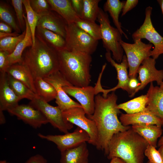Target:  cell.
I'll return each mask as SVG.
<instances>
[{
	"label": "cell",
	"mask_w": 163,
	"mask_h": 163,
	"mask_svg": "<svg viewBox=\"0 0 163 163\" xmlns=\"http://www.w3.org/2000/svg\"><path fill=\"white\" fill-rule=\"evenodd\" d=\"M117 97L114 91L106 97L100 94L95 96V108L92 115L88 116L95 123L98 133V141L96 146L98 150L108 153L110 142L113 136L129 129L130 126H123L118 118L121 113L117 107Z\"/></svg>",
	"instance_id": "6da1fadb"
},
{
	"label": "cell",
	"mask_w": 163,
	"mask_h": 163,
	"mask_svg": "<svg viewBox=\"0 0 163 163\" xmlns=\"http://www.w3.org/2000/svg\"><path fill=\"white\" fill-rule=\"evenodd\" d=\"M21 64L27 69L34 80L44 78L59 71L58 51L36 33L35 43L24 50Z\"/></svg>",
	"instance_id": "7a4b0ae2"
},
{
	"label": "cell",
	"mask_w": 163,
	"mask_h": 163,
	"mask_svg": "<svg viewBox=\"0 0 163 163\" xmlns=\"http://www.w3.org/2000/svg\"><path fill=\"white\" fill-rule=\"evenodd\" d=\"M148 145L131 126L113 136L109 144L107 157L109 159L119 158L126 163H143L145 151Z\"/></svg>",
	"instance_id": "3957f363"
},
{
	"label": "cell",
	"mask_w": 163,
	"mask_h": 163,
	"mask_svg": "<svg viewBox=\"0 0 163 163\" xmlns=\"http://www.w3.org/2000/svg\"><path fill=\"white\" fill-rule=\"evenodd\" d=\"M59 71L73 86L84 87L89 85L91 80V55L64 49L58 51Z\"/></svg>",
	"instance_id": "277c9868"
},
{
	"label": "cell",
	"mask_w": 163,
	"mask_h": 163,
	"mask_svg": "<svg viewBox=\"0 0 163 163\" xmlns=\"http://www.w3.org/2000/svg\"><path fill=\"white\" fill-rule=\"evenodd\" d=\"M101 27V40L107 52L112 53L113 59L120 63L122 61L123 50L120 44L122 35L116 28L112 26L108 15L100 8L97 19Z\"/></svg>",
	"instance_id": "5b68a950"
},
{
	"label": "cell",
	"mask_w": 163,
	"mask_h": 163,
	"mask_svg": "<svg viewBox=\"0 0 163 163\" xmlns=\"http://www.w3.org/2000/svg\"><path fill=\"white\" fill-rule=\"evenodd\" d=\"M66 49L91 55L96 50L98 41L94 39L75 23L68 24L65 38Z\"/></svg>",
	"instance_id": "8992f818"
},
{
	"label": "cell",
	"mask_w": 163,
	"mask_h": 163,
	"mask_svg": "<svg viewBox=\"0 0 163 163\" xmlns=\"http://www.w3.org/2000/svg\"><path fill=\"white\" fill-rule=\"evenodd\" d=\"M152 8L147 7L145 9V17L142 24L132 34L134 41L145 39L154 46L152 50L151 56L155 59L163 54V37L161 36L154 27L151 19Z\"/></svg>",
	"instance_id": "52a82bcc"
},
{
	"label": "cell",
	"mask_w": 163,
	"mask_h": 163,
	"mask_svg": "<svg viewBox=\"0 0 163 163\" xmlns=\"http://www.w3.org/2000/svg\"><path fill=\"white\" fill-rule=\"evenodd\" d=\"M120 44L126 54L128 63L129 78H136L137 70L142 61L151 56L152 44H146L141 40L130 43L120 41Z\"/></svg>",
	"instance_id": "ba28073f"
},
{
	"label": "cell",
	"mask_w": 163,
	"mask_h": 163,
	"mask_svg": "<svg viewBox=\"0 0 163 163\" xmlns=\"http://www.w3.org/2000/svg\"><path fill=\"white\" fill-rule=\"evenodd\" d=\"M29 104L40 111L47 119L49 123L61 132L67 133L73 128V124L64 119L62 111L58 106L51 105L37 95Z\"/></svg>",
	"instance_id": "9c48e42d"
},
{
	"label": "cell",
	"mask_w": 163,
	"mask_h": 163,
	"mask_svg": "<svg viewBox=\"0 0 163 163\" xmlns=\"http://www.w3.org/2000/svg\"><path fill=\"white\" fill-rule=\"evenodd\" d=\"M64 119L85 131L89 135L88 143L96 146L98 141V133L94 122L85 116L82 107H75L62 112Z\"/></svg>",
	"instance_id": "30bf717a"
},
{
	"label": "cell",
	"mask_w": 163,
	"mask_h": 163,
	"mask_svg": "<svg viewBox=\"0 0 163 163\" xmlns=\"http://www.w3.org/2000/svg\"><path fill=\"white\" fill-rule=\"evenodd\" d=\"M38 136L41 138L55 143L61 152L75 147L83 142H88L90 140L88 134L78 127L73 132L63 135H46L39 133Z\"/></svg>",
	"instance_id": "8fae6325"
},
{
	"label": "cell",
	"mask_w": 163,
	"mask_h": 163,
	"mask_svg": "<svg viewBox=\"0 0 163 163\" xmlns=\"http://www.w3.org/2000/svg\"><path fill=\"white\" fill-rule=\"evenodd\" d=\"M107 60L116 69L117 73V78L118 83L117 85L113 88L108 89L103 88L101 83L97 84L96 87V92L97 94L102 92V96L106 97L108 93L111 91H114L117 89L121 88L126 91L130 95L132 92L129 87L128 84L129 78L128 74L127 69L129 68L128 63L126 56L123 55L122 61L120 64L116 62L111 56L110 51L107 52L105 54Z\"/></svg>",
	"instance_id": "7c38bea8"
},
{
	"label": "cell",
	"mask_w": 163,
	"mask_h": 163,
	"mask_svg": "<svg viewBox=\"0 0 163 163\" xmlns=\"http://www.w3.org/2000/svg\"><path fill=\"white\" fill-rule=\"evenodd\" d=\"M43 79L55 88L57 92L56 103L62 112L74 107H82L80 104L71 99L63 90V86L73 85L59 71Z\"/></svg>",
	"instance_id": "4fadbf2b"
},
{
	"label": "cell",
	"mask_w": 163,
	"mask_h": 163,
	"mask_svg": "<svg viewBox=\"0 0 163 163\" xmlns=\"http://www.w3.org/2000/svg\"><path fill=\"white\" fill-rule=\"evenodd\" d=\"M155 59L150 57L144 59L139 66L137 73L140 81L139 85L129 97H133L139 90L143 89L149 83L156 82L160 86L163 82V70L157 69L155 67Z\"/></svg>",
	"instance_id": "5bb4252c"
},
{
	"label": "cell",
	"mask_w": 163,
	"mask_h": 163,
	"mask_svg": "<svg viewBox=\"0 0 163 163\" xmlns=\"http://www.w3.org/2000/svg\"><path fill=\"white\" fill-rule=\"evenodd\" d=\"M7 111L34 128L49 123L44 115L29 104H18Z\"/></svg>",
	"instance_id": "9a60e30c"
},
{
	"label": "cell",
	"mask_w": 163,
	"mask_h": 163,
	"mask_svg": "<svg viewBox=\"0 0 163 163\" xmlns=\"http://www.w3.org/2000/svg\"><path fill=\"white\" fill-rule=\"evenodd\" d=\"M63 88L66 93L76 99L84 109L87 117L93 114L95 108V88L91 86L77 87L65 86Z\"/></svg>",
	"instance_id": "2e32d148"
},
{
	"label": "cell",
	"mask_w": 163,
	"mask_h": 163,
	"mask_svg": "<svg viewBox=\"0 0 163 163\" xmlns=\"http://www.w3.org/2000/svg\"><path fill=\"white\" fill-rule=\"evenodd\" d=\"M67 24L61 16L55 11L51 10L46 14L41 16L37 27L50 30L65 39Z\"/></svg>",
	"instance_id": "e0dca14e"
},
{
	"label": "cell",
	"mask_w": 163,
	"mask_h": 163,
	"mask_svg": "<svg viewBox=\"0 0 163 163\" xmlns=\"http://www.w3.org/2000/svg\"><path fill=\"white\" fill-rule=\"evenodd\" d=\"M119 119L121 124L125 126L149 124L162 126V125L161 120L148 109L133 114L121 113Z\"/></svg>",
	"instance_id": "ac0fdd59"
},
{
	"label": "cell",
	"mask_w": 163,
	"mask_h": 163,
	"mask_svg": "<svg viewBox=\"0 0 163 163\" xmlns=\"http://www.w3.org/2000/svg\"><path fill=\"white\" fill-rule=\"evenodd\" d=\"M22 99L18 96L9 86L6 73H0V110L7 111L18 105Z\"/></svg>",
	"instance_id": "d6986e66"
},
{
	"label": "cell",
	"mask_w": 163,
	"mask_h": 163,
	"mask_svg": "<svg viewBox=\"0 0 163 163\" xmlns=\"http://www.w3.org/2000/svg\"><path fill=\"white\" fill-rule=\"evenodd\" d=\"M146 95V108L161 120L163 127V89L151 82Z\"/></svg>",
	"instance_id": "ffe728a7"
},
{
	"label": "cell",
	"mask_w": 163,
	"mask_h": 163,
	"mask_svg": "<svg viewBox=\"0 0 163 163\" xmlns=\"http://www.w3.org/2000/svg\"><path fill=\"white\" fill-rule=\"evenodd\" d=\"M52 10L61 16L67 24L75 23L80 18L74 10L70 0H47Z\"/></svg>",
	"instance_id": "44dd1931"
},
{
	"label": "cell",
	"mask_w": 163,
	"mask_h": 163,
	"mask_svg": "<svg viewBox=\"0 0 163 163\" xmlns=\"http://www.w3.org/2000/svg\"><path fill=\"white\" fill-rule=\"evenodd\" d=\"M89 152L86 142L61 152L60 163H88Z\"/></svg>",
	"instance_id": "7402d4cb"
},
{
	"label": "cell",
	"mask_w": 163,
	"mask_h": 163,
	"mask_svg": "<svg viewBox=\"0 0 163 163\" xmlns=\"http://www.w3.org/2000/svg\"><path fill=\"white\" fill-rule=\"evenodd\" d=\"M26 24L25 34L24 37L18 43L15 50L8 57L10 66L16 63L21 64L23 53L27 48L31 46L33 44L31 32L29 25L27 17L24 15Z\"/></svg>",
	"instance_id": "603a6c76"
},
{
	"label": "cell",
	"mask_w": 163,
	"mask_h": 163,
	"mask_svg": "<svg viewBox=\"0 0 163 163\" xmlns=\"http://www.w3.org/2000/svg\"><path fill=\"white\" fill-rule=\"evenodd\" d=\"M162 126L155 125H133L131 127L136 132L142 136L149 145L157 147V141L162 133Z\"/></svg>",
	"instance_id": "cb8c5ba5"
},
{
	"label": "cell",
	"mask_w": 163,
	"mask_h": 163,
	"mask_svg": "<svg viewBox=\"0 0 163 163\" xmlns=\"http://www.w3.org/2000/svg\"><path fill=\"white\" fill-rule=\"evenodd\" d=\"M6 73L22 82L36 94L34 79L24 66L19 63L14 64L9 66Z\"/></svg>",
	"instance_id": "d4e9b609"
},
{
	"label": "cell",
	"mask_w": 163,
	"mask_h": 163,
	"mask_svg": "<svg viewBox=\"0 0 163 163\" xmlns=\"http://www.w3.org/2000/svg\"><path fill=\"white\" fill-rule=\"evenodd\" d=\"M36 33L49 45L58 51L66 49L65 39L60 35L48 30L37 27Z\"/></svg>",
	"instance_id": "484cf974"
},
{
	"label": "cell",
	"mask_w": 163,
	"mask_h": 163,
	"mask_svg": "<svg viewBox=\"0 0 163 163\" xmlns=\"http://www.w3.org/2000/svg\"><path fill=\"white\" fill-rule=\"evenodd\" d=\"M125 1L119 0H107L103 6V10L108 12L111 17L116 28L119 31L121 34L124 35L128 39L126 35L122 29L121 23L119 21V14L122 11Z\"/></svg>",
	"instance_id": "4316f807"
},
{
	"label": "cell",
	"mask_w": 163,
	"mask_h": 163,
	"mask_svg": "<svg viewBox=\"0 0 163 163\" xmlns=\"http://www.w3.org/2000/svg\"><path fill=\"white\" fill-rule=\"evenodd\" d=\"M34 83L36 94L39 97L48 103L56 99L57 92L51 84L40 77L35 79Z\"/></svg>",
	"instance_id": "83f0119b"
},
{
	"label": "cell",
	"mask_w": 163,
	"mask_h": 163,
	"mask_svg": "<svg viewBox=\"0 0 163 163\" xmlns=\"http://www.w3.org/2000/svg\"><path fill=\"white\" fill-rule=\"evenodd\" d=\"M146 94L142 95L126 102L117 105V107L122 109L127 114H133L147 110Z\"/></svg>",
	"instance_id": "f1b7e54d"
},
{
	"label": "cell",
	"mask_w": 163,
	"mask_h": 163,
	"mask_svg": "<svg viewBox=\"0 0 163 163\" xmlns=\"http://www.w3.org/2000/svg\"><path fill=\"white\" fill-rule=\"evenodd\" d=\"M6 77L9 86L18 96L30 101L36 97V94L22 82L7 73Z\"/></svg>",
	"instance_id": "f546056e"
},
{
	"label": "cell",
	"mask_w": 163,
	"mask_h": 163,
	"mask_svg": "<svg viewBox=\"0 0 163 163\" xmlns=\"http://www.w3.org/2000/svg\"><path fill=\"white\" fill-rule=\"evenodd\" d=\"M83 7L80 18L95 22L97 19L100 7V0H83Z\"/></svg>",
	"instance_id": "4dcf8cb0"
},
{
	"label": "cell",
	"mask_w": 163,
	"mask_h": 163,
	"mask_svg": "<svg viewBox=\"0 0 163 163\" xmlns=\"http://www.w3.org/2000/svg\"><path fill=\"white\" fill-rule=\"evenodd\" d=\"M23 3L25 8L27 19L32 35L33 44L35 42V33L38 20L41 15L36 13L32 8L30 4V0H23Z\"/></svg>",
	"instance_id": "1f68e13d"
},
{
	"label": "cell",
	"mask_w": 163,
	"mask_h": 163,
	"mask_svg": "<svg viewBox=\"0 0 163 163\" xmlns=\"http://www.w3.org/2000/svg\"><path fill=\"white\" fill-rule=\"evenodd\" d=\"M75 23L94 40L97 41L101 40L100 26L95 22L80 18Z\"/></svg>",
	"instance_id": "d6a6232c"
},
{
	"label": "cell",
	"mask_w": 163,
	"mask_h": 163,
	"mask_svg": "<svg viewBox=\"0 0 163 163\" xmlns=\"http://www.w3.org/2000/svg\"><path fill=\"white\" fill-rule=\"evenodd\" d=\"M25 29L22 33L16 36L9 37L0 39V51H4L9 55L12 53L18 43L24 37Z\"/></svg>",
	"instance_id": "836d02e7"
},
{
	"label": "cell",
	"mask_w": 163,
	"mask_h": 163,
	"mask_svg": "<svg viewBox=\"0 0 163 163\" xmlns=\"http://www.w3.org/2000/svg\"><path fill=\"white\" fill-rule=\"evenodd\" d=\"M0 19L1 21L10 26L15 32L18 33L21 32V30L16 23L9 7L1 1L0 4Z\"/></svg>",
	"instance_id": "e575fe53"
},
{
	"label": "cell",
	"mask_w": 163,
	"mask_h": 163,
	"mask_svg": "<svg viewBox=\"0 0 163 163\" xmlns=\"http://www.w3.org/2000/svg\"><path fill=\"white\" fill-rule=\"evenodd\" d=\"M11 2L16 13L19 27L21 30L24 31L26 24L23 8V0H12Z\"/></svg>",
	"instance_id": "d590c367"
},
{
	"label": "cell",
	"mask_w": 163,
	"mask_h": 163,
	"mask_svg": "<svg viewBox=\"0 0 163 163\" xmlns=\"http://www.w3.org/2000/svg\"><path fill=\"white\" fill-rule=\"evenodd\" d=\"M30 3L32 9L40 15L46 14L51 10L47 0H30Z\"/></svg>",
	"instance_id": "8d00e7d4"
},
{
	"label": "cell",
	"mask_w": 163,
	"mask_h": 163,
	"mask_svg": "<svg viewBox=\"0 0 163 163\" xmlns=\"http://www.w3.org/2000/svg\"><path fill=\"white\" fill-rule=\"evenodd\" d=\"M149 159L148 163H163L161 155L156 148L148 145L144 152Z\"/></svg>",
	"instance_id": "74e56055"
},
{
	"label": "cell",
	"mask_w": 163,
	"mask_h": 163,
	"mask_svg": "<svg viewBox=\"0 0 163 163\" xmlns=\"http://www.w3.org/2000/svg\"><path fill=\"white\" fill-rule=\"evenodd\" d=\"M8 55L5 52L0 51V73H6L9 66L8 59Z\"/></svg>",
	"instance_id": "f35d334b"
},
{
	"label": "cell",
	"mask_w": 163,
	"mask_h": 163,
	"mask_svg": "<svg viewBox=\"0 0 163 163\" xmlns=\"http://www.w3.org/2000/svg\"><path fill=\"white\" fill-rule=\"evenodd\" d=\"M138 0H127L125 1L122 8L121 16H123L135 7L138 4Z\"/></svg>",
	"instance_id": "ab89813d"
},
{
	"label": "cell",
	"mask_w": 163,
	"mask_h": 163,
	"mask_svg": "<svg viewBox=\"0 0 163 163\" xmlns=\"http://www.w3.org/2000/svg\"><path fill=\"white\" fill-rule=\"evenodd\" d=\"M72 6L75 11L80 18L83 7V0H71Z\"/></svg>",
	"instance_id": "60d3db41"
},
{
	"label": "cell",
	"mask_w": 163,
	"mask_h": 163,
	"mask_svg": "<svg viewBox=\"0 0 163 163\" xmlns=\"http://www.w3.org/2000/svg\"><path fill=\"white\" fill-rule=\"evenodd\" d=\"M47 160L42 155L37 154L30 157L24 163H47Z\"/></svg>",
	"instance_id": "b9f144b4"
},
{
	"label": "cell",
	"mask_w": 163,
	"mask_h": 163,
	"mask_svg": "<svg viewBox=\"0 0 163 163\" xmlns=\"http://www.w3.org/2000/svg\"><path fill=\"white\" fill-rule=\"evenodd\" d=\"M140 84V83H139L136 78H129L128 85L129 88L132 92V94L139 85Z\"/></svg>",
	"instance_id": "7bdbcfd3"
},
{
	"label": "cell",
	"mask_w": 163,
	"mask_h": 163,
	"mask_svg": "<svg viewBox=\"0 0 163 163\" xmlns=\"http://www.w3.org/2000/svg\"><path fill=\"white\" fill-rule=\"evenodd\" d=\"M12 28L7 24L0 21V32L3 33H12Z\"/></svg>",
	"instance_id": "ee69618b"
},
{
	"label": "cell",
	"mask_w": 163,
	"mask_h": 163,
	"mask_svg": "<svg viewBox=\"0 0 163 163\" xmlns=\"http://www.w3.org/2000/svg\"><path fill=\"white\" fill-rule=\"evenodd\" d=\"M19 34V33L16 32L10 33L0 32V39L5 37L16 36Z\"/></svg>",
	"instance_id": "f6af8a7d"
},
{
	"label": "cell",
	"mask_w": 163,
	"mask_h": 163,
	"mask_svg": "<svg viewBox=\"0 0 163 163\" xmlns=\"http://www.w3.org/2000/svg\"><path fill=\"white\" fill-rule=\"evenodd\" d=\"M110 163H126L123 160L117 157H114L111 159Z\"/></svg>",
	"instance_id": "bcb514c9"
},
{
	"label": "cell",
	"mask_w": 163,
	"mask_h": 163,
	"mask_svg": "<svg viewBox=\"0 0 163 163\" xmlns=\"http://www.w3.org/2000/svg\"><path fill=\"white\" fill-rule=\"evenodd\" d=\"M3 111L0 110V123L2 124L5 122V118L3 113Z\"/></svg>",
	"instance_id": "7dc6e473"
},
{
	"label": "cell",
	"mask_w": 163,
	"mask_h": 163,
	"mask_svg": "<svg viewBox=\"0 0 163 163\" xmlns=\"http://www.w3.org/2000/svg\"><path fill=\"white\" fill-rule=\"evenodd\" d=\"M158 150L161 155L163 161V145L160 146Z\"/></svg>",
	"instance_id": "c3c4849f"
},
{
	"label": "cell",
	"mask_w": 163,
	"mask_h": 163,
	"mask_svg": "<svg viewBox=\"0 0 163 163\" xmlns=\"http://www.w3.org/2000/svg\"><path fill=\"white\" fill-rule=\"evenodd\" d=\"M157 1L160 6L163 14V0H158Z\"/></svg>",
	"instance_id": "681fc988"
},
{
	"label": "cell",
	"mask_w": 163,
	"mask_h": 163,
	"mask_svg": "<svg viewBox=\"0 0 163 163\" xmlns=\"http://www.w3.org/2000/svg\"><path fill=\"white\" fill-rule=\"evenodd\" d=\"M162 145H163V136L160 138L157 143V145L159 147Z\"/></svg>",
	"instance_id": "f907efd6"
},
{
	"label": "cell",
	"mask_w": 163,
	"mask_h": 163,
	"mask_svg": "<svg viewBox=\"0 0 163 163\" xmlns=\"http://www.w3.org/2000/svg\"><path fill=\"white\" fill-rule=\"evenodd\" d=\"M0 163H9L5 160H1L0 161Z\"/></svg>",
	"instance_id": "816d5d0a"
},
{
	"label": "cell",
	"mask_w": 163,
	"mask_h": 163,
	"mask_svg": "<svg viewBox=\"0 0 163 163\" xmlns=\"http://www.w3.org/2000/svg\"><path fill=\"white\" fill-rule=\"evenodd\" d=\"M159 87L161 89H163V82L162 84L160 86H159Z\"/></svg>",
	"instance_id": "f5cc1de1"
},
{
	"label": "cell",
	"mask_w": 163,
	"mask_h": 163,
	"mask_svg": "<svg viewBox=\"0 0 163 163\" xmlns=\"http://www.w3.org/2000/svg\"><path fill=\"white\" fill-rule=\"evenodd\" d=\"M147 163H148V162H147Z\"/></svg>",
	"instance_id": "db71d44e"
}]
</instances>
